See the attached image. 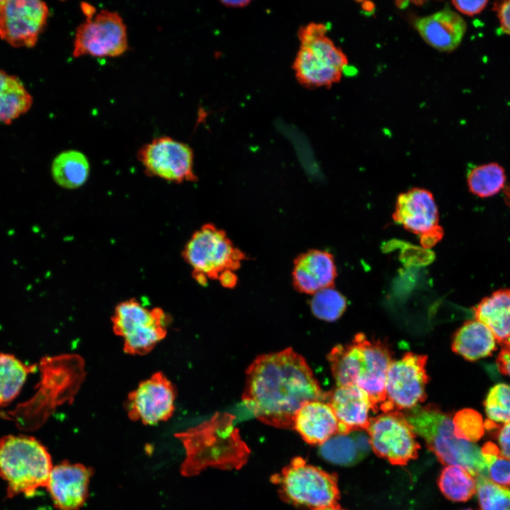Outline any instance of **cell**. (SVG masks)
Wrapping results in <instances>:
<instances>
[{
  "label": "cell",
  "instance_id": "obj_30",
  "mask_svg": "<svg viewBox=\"0 0 510 510\" xmlns=\"http://www.w3.org/2000/svg\"><path fill=\"white\" fill-rule=\"evenodd\" d=\"M484 406L488 417L484 424L487 429L495 428L497 424L510 423V385L499 383L492 387Z\"/></svg>",
  "mask_w": 510,
  "mask_h": 510
},
{
  "label": "cell",
  "instance_id": "obj_20",
  "mask_svg": "<svg viewBox=\"0 0 510 510\" xmlns=\"http://www.w3.org/2000/svg\"><path fill=\"white\" fill-rule=\"evenodd\" d=\"M307 443L321 445L339 433L337 418L328 402L314 400L297 412L293 426Z\"/></svg>",
  "mask_w": 510,
  "mask_h": 510
},
{
  "label": "cell",
  "instance_id": "obj_18",
  "mask_svg": "<svg viewBox=\"0 0 510 510\" xmlns=\"http://www.w3.org/2000/svg\"><path fill=\"white\" fill-rule=\"evenodd\" d=\"M336 274L332 254L319 249L300 254L294 261L292 273L295 289L307 294L332 287Z\"/></svg>",
  "mask_w": 510,
  "mask_h": 510
},
{
  "label": "cell",
  "instance_id": "obj_3",
  "mask_svg": "<svg viewBox=\"0 0 510 510\" xmlns=\"http://www.w3.org/2000/svg\"><path fill=\"white\" fill-rule=\"evenodd\" d=\"M52 463L45 446L35 438L18 434L0 438V477L6 482V497H33L46 487Z\"/></svg>",
  "mask_w": 510,
  "mask_h": 510
},
{
  "label": "cell",
  "instance_id": "obj_17",
  "mask_svg": "<svg viewBox=\"0 0 510 510\" xmlns=\"http://www.w3.org/2000/svg\"><path fill=\"white\" fill-rule=\"evenodd\" d=\"M325 400L337 418L339 434L368 430L371 419L369 412L372 407L368 395L358 386H338L326 393Z\"/></svg>",
  "mask_w": 510,
  "mask_h": 510
},
{
  "label": "cell",
  "instance_id": "obj_42",
  "mask_svg": "<svg viewBox=\"0 0 510 510\" xmlns=\"http://www.w3.org/2000/svg\"><path fill=\"white\" fill-rule=\"evenodd\" d=\"M463 510H473V509H463Z\"/></svg>",
  "mask_w": 510,
  "mask_h": 510
},
{
  "label": "cell",
  "instance_id": "obj_27",
  "mask_svg": "<svg viewBox=\"0 0 510 510\" xmlns=\"http://www.w3.org/2000/svg\"><path fill=\"white\" fill-rule=\"evenodd\" d=\"M327 358L338 386L356 385L361 366V353L353 341L349 344L334 346Z\"/></svg>",
  "mask_w": 510,
  "mask_h": 510
},
{
  "label": "cell",
  "instance_id": "obj_38",
  "mask_svg": "<svg viewBox=\"0 0 510 510\" xmlns=\"http://www.w3.org/2000/svg\"><path fill=\"white\" fill-rule=\"evenodd\" d=\"M498 442L500 454L510 459V423L504 424L498 432Z\"/></svg>",
  "mask_w": 510,
  "mask_h": 510
},
{
  "label": "cell",
  "instance_id": "obj_25",
  "mask_svg": "<svg viewBox=\"0 0 510 510\" xmlns=\"http://www.w3.org/2000/svg\"><path fill=\"white\" fill-rule=\"evenodd\" d=\"M32 103L20 79L0 70V122L11 123L28 111Z\"/></svg>",
  "mask_w": 510,
  "mask_h": 510
},
{
  "label": "cell",
  "instance_id": "obj_15",
  "mask_svg": "<svg viewBox=\"0 0 510 510\" xmlns=\"http://www.w3.org/2000/svg\"><path fill=\"white\" fill-rule=\"evenodd\" d=\"M92 472L81 464L67 461L52 468L46 488L58 510H79L84 506Z\"/></svg>",
  "mask_w": 510,
  "mask_h": 510
},
{
  "label": "cell",
  "instance_id": "obj_19",
  "mask_svg": "<svg viewBox=\"0 0 510 510\" xmlns=\"http://www.w3.org/2000/svg\"><path fill=\"white\" fill-rule=\"evenodd\" d=\"M415 26L429 45L443 52L455 50L467 29L464 19L449 8L418 19Z\"/></svg>",
  "mask_w": 510,
  "mask_h": 510
},
{
  "label": "cell",
  "instance_id": "obj_35",
  "mask_svg": "<svg viewBox=\"0 0 510 510\" xmlns=\"http://www.w3.org/2000/svg\"><path fill=\"white\" fill-rule=\"evenodd\" d=\"M494 11L498 17L500 28L510 35V0L494 3Z\"/></svg>",
  "mask_w": 510,
  "mask_h": 510
},
{
  "label": "cell",
  "instance_id": "obj_8",
  "mask_svg": "<svg viewBox=\"0 0 510 510\" xmlns=\"http://www.w3.org/2000/svg\"><path fill=\"white\" fill-rule=\"evenodd\" d=\"M128 48L127 28L120 15L101 10L77 27L72 55L74 57H115L123 55Z\"/></svg>",
  "mask_w": 510,
  "mask_h": 510
},
{
  "label": "cell",
  "instance_id": "obj_40",
  "mask_svg": "<svg viewBox=\"0 0 510 510\" xmlns=\"http://www.w3.org/2000/svg\"><path fill=\"white\" fill-rule=\"evenodd\" d=\"M312 510H346V509H342L337 504H333V505L325 506V507L313 509Z\"/></svg>",
  "mask_w": 510,
  "mask_h": 510
},
{
  "label": "cell",
  "instance_id": "obj_36",
  "mask_svg": "<svg viewBox=\"0 0 510 510\" xmlns=\"http://www.w3.org/2000/svg\"><path fill=\"white\" fill-rule=\"evenodd\" d=\"M452 4L460 13L467 16H474L481 13L487 4V1H453Z\"/></svg>",
  "mask_w": 510,
  "mask_h": 510
},
{
  "label": "cell",
  "instance_id": "obj_5",
  "mask_svg": "<svg viewBox=\"0 0 510 510\" xmlns=\"http://www.w3.org/2000/svg\"><path fill=\"white\" fill-rule=\"evenodd\" d=\"M182 256L200 284L206 283L208 279L219 280L227 272H234L246 258L225 232L212 224L204 225L193 234Z\"/></svg>",
  "mask_w": 510,
  "mask_h": 510
},
{
  "label": "cell",
  "instance_id": "obj_16",
  "mask_svg": "<svg viewBox=\"0 0 510 510\" xmlns=\"http://www.w3.org/2000/svg\"><path fill=\"white\" fill-rule=\"evenodd\" d=\"M392 217L407 231L421 237L440 228L434 198L424 188H413L400 193Z\"/></svg>",
  "mask_w": 510,
  "mask_h": 510
},
{
  "label": "cell",
  "instance_id": "obj_22",
  "mask_svg": "<svg viewBox=\"0 0 510 510\" xmlns=\"http://www.w3.org/2000/svg\"><path fill=\"white\" fill-rule=\"evenodd\" d=\"M475 319L484 324L501 345L510 341V289L494 291L473 308Z\"/></svg>",
  "mask_w": 510,
  "mask_h": 510
},
{
  "label": "cell",
  "instance_id": "obj_31",
  "mask_svg": "<svg viewBox=\"0 0 510 510\" xmlns=\"http://www.w3.org/2000/svg\"><path fill=\"white\" fill-rule=\"evenodd\" d=\"M313 295L311 300L312 311L321 319L335 321L346 310L345 297L332 287L322 289Z\"/></svg>",
  "mask_w": 510,
  "mask_h": 510
},
{
  "label": "cell",
  "instance_id": "obj_28",
  "mask_svg": "<svg viewBox=\"0 0 510 510\" xmlns=\"http://www.w3.org/2000/svg\"><path fill=\"white\" fill-rule=\"evenodd\" d=\"M506 180L505 170L496 162L476 166L468 174L467 183L470 193L479 198H489L500 192Z\"/></svg>",
  "mask_w": 510,
  "mask_h": 510
},
{
  "label": "cell",
  "instance_id": "obj_2",
  "mask_svg": "<svg viewBox=\"0 0 510 510\" xmlns=\"http://www.w3.org/2000/svg\"><path fill=\"white\" fill-rule=\"evenodd\" d=\"M407 414L406 418L415 434L424 438L441 463L462 467L474 477H487L481 448L455 436L448 414L434 405L416 407Z\"/></svg>",
  "mask_w": 510,
  "mask_h": 510
},
{
  "label": "cell",
  "instance_id": "obj_10",
  "mask_svg": "<svg viewBox=\"0 0 510 510\" xmlns=\"http://www.w3.org/2000/svg\"><path fill=\"white\" fill-rule=\"evenodd\" d=\"M137 157L147 176L176 183L197 180L192 149L170 137L154 138L140 148Z\"/></svg>",
  "mask_w": 510,
  "mask_h": 510
},
{
  "label": "cell",
  "instance_id": "obj_7",
  "mask_svg": "<svg viewBox=\"0 0 510 510\" xmlns=\"http://www.w3.org/2000/svg\"><path fill=\"white\" fill-rule=\"evenodd\" d=\"M285 499L313 509L336 504L339 499L336 476L295 458L278 476Z\"/></svg>",
  "mask_w": 510,
  "mask_h": 510
},
{
  "label": "cell",
  "instance_id": "obj_33",
  "mask_svg": "<svg viewBox=\"0 0 510 510\" xmlns=\"http://www.w3.org/2000/svg\"><path fill=\"white\" fill-rule=\"evenodd\" d=\"M481 451L487 465V477L497 484L510 488V459L503 457L492 442L486 443Z\"/></svg>",
  "mask_w": 510,
  "mask_h": 510
},
{
  "label": "cell",
  "instance_id": "obj_13",
  "mask_svg": "<svg viewBox=\"0 0 510 510\" xmlns=\"http://www.w3.org/2000/svg\"><path fill=\"white\" fill-rule=\"evenodd\" d=\"M175 398L171 382L162 373H156L129 394L128 415L146 425L164 421L174 413Z\"/></svg>",
  "mask_w": 510,
  "mask_h": 510
},
{
  "label": "cell",
  "instance_id": "obj_41",
  "mask_svg": "<svg viewBox=\"0 0 510 510\" xmlns=\"http://www.w3.org/2000/svg\"><path fill=\"white\" fill-rule=\"evenodd\" d=\"M1 1H0V23H1Z\"/></svg>",
  "mask_w": 510,
  "mask_h": 510
},
{
  "label": "cell",
  "instance_id": "obj_26",
  "mask_svg": "<svg viewBox=\"0 0 510 510\" xmlns=\"http://www.w3.org/2000/svg\"><path fill=\"white\" fill-rule=\"evenodd\" d=\"M35 366H28L10 353H0V408L8 405L20 393Z\"/></svg>",
  "mask_w": 510,
  "mask_h": 510
},
{
  "label": "cell",
  "instance_id": "obj_4",
  "mask_svg": "<svg viewBox=\"0 0 510 510\" xmlns=\"http://www.w3.org/2000/svg\"><path fill=\"white\" fill-rule=\"evenodd\" d=\"M322 23H311L298 33L300 49L293 62L298 81L310 87L330 86L337 82L347 60L343 52L326 35Z\"/></svg>",
  "mask_w": 510,
  "mask_h": 510
},
{
  "label": "cell",
  "instance_id": "obj_11",
  "mask_svg": "<svg viewBox=\"0 0 510 510\" xmlns=\"http://www.w3.org/2000/svg\"><path fill=\"white\" fill-rule=\"evenodd\" d=\"M367 431L374 452L392 465H406L417 458L416 434L402 413L394 411L372 418Z\"/></svg>",
  "mask_w": 510,
  "mask_h": 510
},
{
  "label": "cell",
  "instance_id": "obj_37",
  "mask_svg": "<svg viewBox=\"0 0 510 510\" xmlns=\"http://www.w3.org/2000/svg\"><path fill=\"white\" fill-rule=\"evenodd\" d=\"M502 348L496 361L501 374L510 377V341L501 345Z\"/></svg>",
  "mask_w": 510,
  "mask_h": 510
},
{
  "label": "cell",
  "instance_id": "obj_9",
  "mask_svg": "<svg viewBox=\"0 0 510 510\" xmlns=\"http://www.w3.org/2000/svg\"><path fill=\"white\" fill-rule=\"evenodd\" d=\"M426 356L408 352L391 363L385 382L386 399L380 410L385 413L412 409L426 400Z\"/></svg>",
  "mask_w": 510,
  "mask_h": 510
},
{
  "label": "cell",
  "instance_id": "obj_6",
  "mask_svg": "<svg viewBox=\"0 0 510 510\" xmlns=\"http://www.w3.org/2000/svg\"><path fill=\"white\" fill-rule=\"evenodd\" d=\"M112 322L113 332L123 339L124 351L132 355L149 353L167 332L166 313L159 307H145L135 299L120 302Z\"/></svg>",
  "mask_w": 510,
  "mask_h": 510
},
{
  "label": "cell",
  "instance_id": "obj_14",
  "mask_svg": "<svg viewBox=\"0 0 510 510\" xmlns=\"http://www.w3.org/2000/svg\"><path fill=\"white\" fill-rule=\"evenodd\" d=\"M361 353V366L356 385L366 392L372 410L378 412L385 401V382L392 362L391 351L380 340H370L362 333L352 340Z\"/></svg>",
  "mask_w": 510,
  "mask_h": 510
},
{
  "label": "cell",
  "instance_id": "obj_24",
  "mask_svg": "<svg viewBox=\"0 0 510 510\" xmlns=\"http://www.w3.org/2000/svg\"><path fill=\"white\" fill-rule=\"evenodd\" d=\"M90 173L89 162L84 154L75 150L64 151L54 159L51 166L52 178L57 185L67 189L82 186Z\"/></svg>",
  "mask_w": 510,
  "mask_h": 510
},
{
  "label": "cell",
  "instance_id": "obj_12",
  "mask_svg": "<svg viewBox=\"0 0 510 510\" xmlns=\"http://www.w3.org/2000/svg\"><path fill=\"white\" fill-rule=\"evenodd\" d=\"M48 15V7L42 1H1L0 38L14 47H33Z\"/></svg>",
  "mask_w": 510,
  "mask_h": 510
},
{
  "label": "cell",
  "instance_id": "obj_32",
  "mask_svg": "<svg viewBox=\"0 0 510 510\" xmlns=\"http://www.w3.org/2000/svg\"><path fill=\"white\" fill-rule=\"evenodd\" d=\"M476 492L481 510H510V488L488 477H476Z\"/></svg>",
  "mask_w": 510,
  "mask_h": 510
},
{
  "label": "cell",
  "instance_id": "obj_23",
  "mask_svg": "<svg viewBox=\"0 0 510 510\" xmlns=\"http://www.w3.org/2000/svg\"><path fill=\"white\" fill-rule=\"evenodd\" d=\"M452 349L465 359L474 361L491 356L497 349L496 340L484 324L470 320L454 334Z\"/></svg>",
  "mask_w": 510,
  "mask_h": 510
},
{
  "label": "cell",
  "instance_id": "obj_34",
  "mask_svg": "<svg viewBox=\"0 0 510 510\" xmlns=\"http://www.w3.org/2000/svg\"><path fill=\"white\" fill-rule=\"evenodd\" d=\"M455 436L469 442H476L484 435V425L480 413L472 409H463L453 418Z\"/></svg>",
  "mask_w": 510,
  "mask_h": 510
},
{
  "label": "cell",
  "instance_id": "obj_21",
  "mask_svg": "<svg viewBox=\"0 0 510 510\" xmlns=\"http://www.w3.org/2000/svg\"><path fill=\"white\" fill-rule=\"evenodd\" d=\"M370 438L363 430L336 434L319 445V453L326 460L339 465L357 464L369 453Z\"/></svg>",
  "mask_w": 510,
  "mask_h": 510
},
{
  "label": "cell",
  "instance_id": "obj_29",
  "mask_svg": "<svg viewBox=\"0 0 510 510\" xmlns=\"http://www.w3.org/2000/svg\"><path fill=\"white\" fill-rule=\"evenodd\" d=\"M438 484L445 497L454 502H466L476 492L475 477L458 465L445 467L440 474Z\"/></svg>",
  "mask_w": 510,
  "mask_h": 510
},
{
  "label": "cell",
  "instance_id": "obj_1",
  "mask_svg": "<svg viewBox=\"0 0 510 510\" xmlns=\"http://www.w3.org/2000/svg\"><path fill=\"white\" fill-rule=\"evenodd\" d=\"M246 374L244 404L268 425L293 427L305 403L326 400L305 358L290 348L257 357Z\"/></svg>",
  "mask_w": 510,
  "mask_h": 510
},
{
  "label": "cell",
  "instance_id": "obj_39",
  "mask_svg": "<svg viewBox=\"0 0 510 510\" xmlns=\"http://www.w3.org/2000/svg\"><path fill=\"white\" fill-rule=\"evenodd\" d=\"M222 3L228 7H244L249 4V1H222Z\"/></svg>",
  "mask_w": 510,
  "mask_h": 510
}]
</instances>
